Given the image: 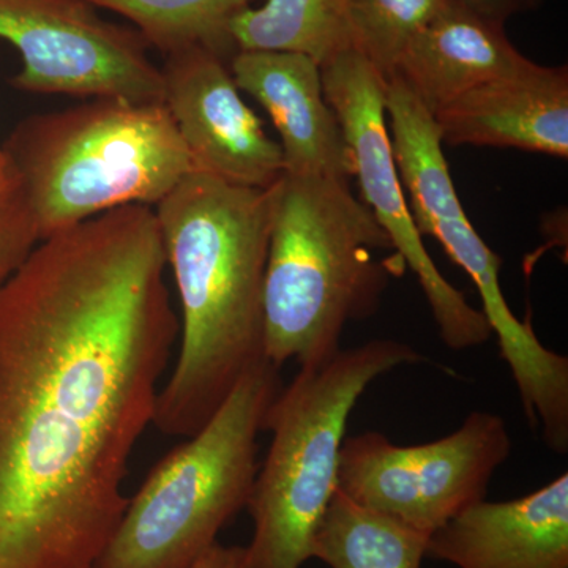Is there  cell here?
I'll return each mask as SVG.
<instances>
[{
    "mask_svg": "<svg viewBox=\"0 0 568 568\" xmlns=\"http://www.w3.org/2000/svg\"><path fill=\"white\" fill-rule=\"evenodd\" d=\"M155 211L41 239L0 287V568H93L181 332Z\"/></svg>",
    "mask_w": 568,
    "mask_h": 568,
    "instance_id": "obj_1",
    "label": "cell"
},
{
    "mask_svg": "<svg viewBox=\"0 0 568 568\" xmlns=\"http://www.w3.org/2000/svg\"><path fill=\"white\" fill-rule=\"evenodd\" d=\"M181 298V351L152 425L190 437L263 364L272 192L190 171L153 207Z\"/></svg>",
    "mask_w": 568,
    "mask_h": 568,
    "instance_id": "obj_2",
    "label": "cell"
},
{
    "mask_svg": "<svg viewBox=\"0 0 568 568\" xmlns=\"http://www.w3.org/2000/svg\"><path fill=\"white\" fill-rule=\"evenodd\" d=\"M271 192L265 358L280 369L321 364L342 349L347 324L375 315L407 267L349 182L283 173Z\"/></svg>",
    "mask_w": 568,
    "mask_h": 568,
    "instance_id": "obj_3",
    "label": "cell"
},
{
    "mask_svg": "<svg viewBox=\"0 0 568 568\" xmlns=\"http://www.w3.org/2000/svg\"><path fill=\"white\" fill-rule=\"evenodd\" d=\"M2 149L40 241L125 205L155 207L193 171L163 103L118 97L29 115Z\"/></svg>",
    "mask_w": 568,
    "mask_h": 568,
    "instance_id": "obj_4",
    "label": "cell"
},
{
    "mask_svg": "<svg viewBox=\"0 0 568 568\" xmlns=\"http://www.w3.org/2000/svg\"><path fill=\"white\" fill-rule=\"evenodd\" d=\"M422 362L425 355L398 339H369L301 366L282 387L265 416L272 440L246 504L253 537L242 568H302L312 559L354 407L377 377Z\"/></svg>",
    "mask_w": 568,
    "mask_h": 568,
    "instance_id": "obj_5",
    "label": "cell"
},
{
    "mask_svg": "<svg viewBox=\"0 0 568 568\" xmlns=\"http://www.w3.org/2000/svg\"><path fill=\"white\" fill-rule=\"evenodd\" d=\"M282 387L271 362L250 369L211 420L153 466L93 568H189L219 544L248 504L257 437Z\"/></svg>",
    "mask_w": 568,
    "mask_h": 568,
    "instance_id": "obj_6",
    "label": "cell"
},
{
    "mask_svg": "<svg viewBox=\"0 0 568 568\" xmlns=\"http://www.w3.org/2000/svg\"><path fill=\"white\" fill-rule=\"evenodd\" d=\"M403 189L418 233L432 235L476 284L499 355L517 384L526 420L556 455L568 454V357L538 339L530 320L519 321L500 287L503 260L469 222L455 190L443 144L435 134H414L395 149Z\"/></svg>",
    "mask_w": 568,
    "mask_h": 568,
    "instance_id": "obj_7",
    "label": "cell"
},
{
    "mask_svg": "<svg viewBox=\"0 0 568 568\" xmlns=\"http://www.w3.org/2000/svg\"><path fill=\"white\" fill-rule=\"evenodd\" d=\"M511 448L506 422L487 410H474L457 432L418 446H396L383 433L365 432L343 440L336 489L429 537L487 499Z\"/></svg>",
    "mask_w": 568,
    "mask_h": 568,
    "instance_id": "obj_8",
    "label": "cell"
},
{
    "mask_svg": "<svg viewBox=\"0 0 568 568\" xmlns=\"http://www.w3.org/2000/svg\"><path fill=\"white\" fill-rule=\"evenodd\" d=\"M321 77L353 152L362 201L416 274L444 345L454 351L485 345L493 336L487 317L440 274L414 223L388 134L386 81L355 48L324 63Z\"/></svg>",
    "mask_w": 568,
    "mask_h": 568,
    "instance_id": "obj_9",
    "label": "cell"
},
{
    "mask_svg": "<svg viewBox=\"0 0 568 568\" xmlns=\"http://www.w3.org/2000/svg\"><path fill=\"white\" fill-rule=\"evenodd\" d=\"M0 39L20 52L18 91L163 103L148 41L85 0H0Z\"/></svg>",
    "mask_w": 568,
    "mask_h": 568,
    "instance_id": "obj_10",
    "label": "cell"
},
{
    "mask_svg": "<svg viewBox=\"0 0 568 568\" xmlns=\"http://www.w3.org/2000/svg\"><path fill=\"white\" fill-rule=\"evenodd\" d=\"M163 58V104L193 171L235 185H274L284 173L282 148L242 99L230 61L200 47Z\"/></svg>",
    "mask_w": 568,
    "mask_h": 568,
    "instance_id": "obj_11",
    "label": "cell"
},
{
    "mask_svg": "<svg viewBox=\"0 0 568 568\" xmlns=\"http://www.w3.org/2000/svg\"><path fill=\"white\" fill-rule=\"evenodd\" d=\"M230 69L237 88L271 115L284 173L354 178L353 152L325 99L320 63L301 52L242 50L231 58Z\"/></svg>",
    "mask_w": 568,
    "mask_h": 568,
    "instance_id": "obj_12",
    "label": "cell"
},
{
    "mask_svg": "<svg viewBox=\"0 0 568 568\" xmlns=\"http://www.w3.org/2000/svg\"><path fill=\"white\" fill-rule=\"evenodd\" d=\"M426 558L458 568H568V474L518 499L465 508L428 537Z\"/></svg>",
    "mask_w": 568,
    "mask_h": 568,
    "instance_id": "obj_13",
    "label": "cell"
},
{
    "mask_svg": "<svg viewBox=\"0 0 568 568\" xmlns=\"http://www.w3.org/2000/svg\"><path fill=\"white\" fill-rule=\"evenodd\" d=\"M435 121L443 144L487 145L568 156V69L530 61L470 89Z\"/></svg>",
    "mask_w": 568,
    "mask_h": 568,
    "instance_id": "obj_14",
    "label": "cell"
},
{
    "mask_svg": "<svg viewBox=\"0 0 568 568\" xmlns=\"http://www.w3.org/2000/svg\"><path fill=\"white\" fill-rule=\"evenodd\" d=\"M529 62L507 39L504 24L448 6L407 44L392 78L435 115L470 89Z\"/></svg>",
    "mask_w": 568,
    "mask_h": 568,
    "instance_id": "obj_15",
    "label": "cell"
},
{
    "mask_svg": "<svg viewBox=\"0 0 568 568\" xmlns=\"http://www.w3.org/2000/svg\"><path fill=\"white\" fill-rule=\"evenodd\" d=\"M428 536L336 489L312 544V559L331 568H422Z\"/></svg>",
    "mask_w": 568,
    "mask_h": 568,
    "instance_id": "obj_16",
    "label": "cell"
},
{
    "mask_svg": "<svg viewBox=\"0 0 568 568\" xmlns=\"http://www.w3.org/2000/svg\"><path fill=\"white\" fill-rule=\"evenodd\" d=\"M235 50L290 51L321 67L353 47L349 0H265L231 24Z\"/></svg>",
    "mask_w": 568,
    "mask_h": 568,
    "instance_id": "obj_17",
    "label": "cell"
},
{
    "mask_svg": "<svg viewBox=\"0 0 568 568\" xmlns=\"http://www.w3.org/2000/svg\"><path fill=\"white\" fill-rule=\"evenodd\" d=\"M95 9L121 14L163 55L205 48L226 61L237 52L231 24L254 0H85Z\"/></svg>",
    "mask_w": 568,
    "mask_h": 568,
    "instance_id": "obj_18",
    "label": "cell"
},
{
    "mask_svg": "<svg viewBox=\"0 0 568 568\" xmlns=\"http://www.w3.org/2000/svg\"><path fill=\"white\" fill-rule=\"evenodd\" d=\"M447 7V0H349L353 47L388 81L407 44Z\"/></svg>",
    "mask_w": 568,
    "mask_h": 568,
    "instance_id": "obj_19",
    "label": "cell"
},
{
    "mask_svg": "<svg viewBox=\"0 0 568 568\" xmlns=\"http://www.w3.org/2000/svg\"><path fill=\"white\" fill-rule=\"evenodd\" d=\"M40 235L20 186L0 193V287L28 260Z\"/></svg>",
    "mask_w": 568,
    "mask_h": 568,
    "instance_id": "obj_20",
    "label": "cell"
},
{
    "mask_svg": "<svg viewBox=\"0 0 568 568\" xmlns=\"http://www.w3.org/2000/svg\"><path fill=\"white\" fill-rule=\"evenodd\" d=\"M448 6L457 7L485 20L504 24L519 10L526 9L525 0H447Z\"/></svg>",
    "mask_w": 568,
    "mask_h": 568,
    "instance_id": "obj_21",
    "label": "cell"
},
{
    "mask_svg": "<svg viewBox=\"0 0 568 568\" xmlns=\"http://www.w3.org/2000/svg\"><path fill=\"white\" fill-rule=\"evenodd\" d=\"M244 547L213 545L211 549L189 568H242Z\"/></svg>",
    "mask_w": 568,
    "mask_h": 568,
    "instance_id": "obj_22",
    "label": "cell"
},
{
    "mask_svg": "<svg viewBox=\"0 0 568 568\" xmlns=\"http://www.w3.org/2000/svg\"><path fill=\"white\" fill-rule=\"evenodd\" d=\"M17 174H14L13 166H11L6 151L0 148V193L9 192V190L17 189Z\"/></svg>",
    "mask_w": 568,
    "mask_h": 568,
    "instance_id": "obj_23",
    "label": "cell"
},
{
    "mask_svg": "<svg viewBox=\"0 0 568 568\" xmlns=\"http://www.w3.org/2000/svg\"><path fill=\"white\" fill-rule=\"evenodd\" d=\"M526 9H537L540 6L541 0H525Z\"/></svg>",
    "mask_w": 568,
    "mask_h": 568,
    "instance_id": "obj_24",
    "label": "cell"
}]
</instances>
